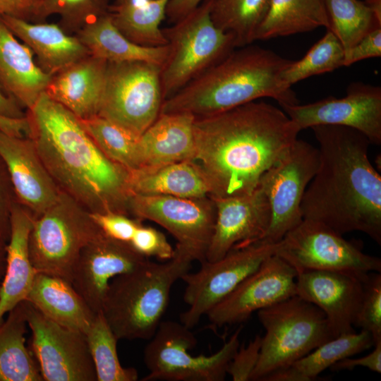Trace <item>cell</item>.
<instances>
[{"instance_id": "6da1fadb", "label": "cell", "mask_w": 381, "mask_h": 381, "mask_svg": "<svg viewBox=\"0 0 381 381\" xmlns=\"http://www.w3.org/2000/svg\"><path fill=\"white\" fill-rule=\"evenodd\" d=\"M300 131L283 110L264 102L195 117V161L208 179L210 197L254 190L263 174L289 150Z\"/></svg>"}, {"instance_id": "7a4b0ae2", "label": "cell", "mask_w": 381, "mask_h": 381, "mask_svg": "<svg viewBox=\"0 0 381 381\" xmlns=\"http://www.w3.org/2000/svg\"><path fill=\"white\" fill-rule=\"evenodd\" d=\"M26 115L30 138L61 192L90 213L130 216L129 170L100 150L79 118L45 92Z\"/></svg>"}, {"instance_id": "3957f363", "label": "cell", "mask_w": 381, "mask_h": 381, "mask_svg": "<svg viewBox=\"0 0 381 381\" xmlns=\"http://www.w3.org/2000/svg\"><path fill=\"white\" fill-rule=\"evenodd\" d=\"M319 164L301 202L303 218L344 234L361 231L381 244V176L368 157V139L340 126L311 128Z\"/></svg>"}, {"instance_id": "277c9868", "label": "cell", "mask_w": 381, "mask_h": 381, "mask_svg": "<svg viewBox=\"0 0 381 381\" xmlns=\"http://www.w3.org/2000/svg\"><path fill=\"white\" fill-rule=\"evenodd\" d=\"M291 60L255 45L236 48L224 59L165 99L160 113L195 117L218 114L262 97L280 106L299 102L282 73Z\"/></svg>"}, {"instance_id": "5b68a950", "label": "cell", "mask_w": 381, "mask_h": 381, "mask_svg": "<svg viewBox=\"0 0 381 381\" xmlns=\"http://www.w3.org/2000/svg\"><path fill=\"white\" fill-rule=\"evenodd\" d=\"M192 262L174 251L167 261L147 259L110 281L100 311L118 340L152 338L169 306L172 286Z\"/></svg>"}, {"instance_id": "8992f818", "label": "cell", "mask_w": 381, "mask_h": 381, "mask_svg": "<svg viewBox=\"0 0 381 381\" xmlns=\"http://www.w3.org/2000/svg\"><path fill=\"white\" fill-rule=\"evenodd\" d=\"M265 334L250 380L291 365L334 338L324 313L297 295L258 311Z\"/></svg>"}, {"instance_id": "52a82bcc", "label": "cell", "mask_w": 381, "mask_h": 381, "mask_svg": "<svg viewBox=\"0 0 381 381\" xmlns=\"http://www.w3.org/2000/svg\"><path fill=\"white\" fill-rule=\"evenodd\" d=\"M162 30L168 46L160 68L164 101L237 48L234 36L212 22L209 0Z\"/></svg>"}, {"instance_id": "ba28073f", "label": "cell", "mask_w": 381, "mask_h": 381, "mask_svg": "<svg viewBox=\"0 0 381 381\" xmlns=\"http://www.w3.org/2000/svg\"><path fill=\"white\" fill-rule=\"evenodd\" d=\"M102 231L86 209L61 192L56 202L34 219L29 237L32 264L37 272L71 283L81 250Z\"/></svg>"}, {"instance_id": "9c48e42d", "label": "cell", "mask_w": 381, "mask_h": 381, "mask_svg": "<svg viewBox=\"0 0 381 381\" xmlns=\"http://www.w3.org/2000/svg\"><path fill=\"white\" fill-rule=\"evenodd\" d=\"M241 329L238 328L214 353L193 356L188 351L197 345V339L190 329L181 322L162 321L144 349V363L149 373L141 380H224L239 347Z\"/></svg>"}, {"instance_id": "30bf717a", "label": "cell", "mask_w": 381, "mask_h": 381, "mask_svg": "<svg viewBox=\"0 0 381 381\" xmlns=\"http://www.w3.org/2000/svg\"><path fill=\"white\" fill-rule=\"evenodd\" d=\"M160 68L142 61L107 62L97 115L141 135L157 119L164 102Z\"/></svg>"}, {"instance_id": "8fae6325", "label": "cell", "mask_w": 381, "mask_h": 381, "mask_svg": "<svg viewBox=\"0 0 381 381\" xmlns=\"http://www.w3.org/2000/svg\"><path fill=\"white\" fill-rule=\"evenodd\" d=\"M277 255L297 272L331 270L354 273L381 271L380 258L366 254L356 241L327 225L303 218L277 243Z\"/></svg>"}, {"instance_id": "7c38bea8", "label": "cell", "mask_w": 381, "mask_h": 381, "mask_svg": "<svg viewBox=\"0 0 381 381\" xmlns=\"http://www.w3.org/2000/svg\"><path fill=\"white\" fill-rule=\"evenodd\" d=\"M277 243L256 241L233 248L222 258L205 260L194 273L187 272L183 301L188 309L180 315L181 322L191 329L201 318L229 296L270 255L275 253Z\"/></svg>"}, {"instance_id": "4fadbf2b", "label": "cell", "mask_w": 381, "mask_h": 381, "mask_svg": "<svg viewBox=\"0 0 381 381\" xmlns=\"http://www.w3.org/2000/svg\"><path fill=\"white\" fill-rule=\"evenodd\" d=\"M130 216L150 220L168 231L176 240L174 251L200 263L213 234L216 208L210 196L179 198L131 195Z\"/></svg>"}, {"instance_id": "5bb4252c", "label": "cell", "mask_w": 381, "mask_h": 381, "mask_svg": "<svg viewBox=\"0 0 381 381\" xmlns=\"http://www.w3.org/2000/svg\"><path fill=\"white\" fill-rule=\"evenodd\" d=\"M318 164V149L297 138L286 155L263 174L259 186L268 201L270 222L259 241L277 243L302 221L303 195Z\"/></svg>"}, {"instance_id": "9a60e30c", "label": "cell", "mask_w": 381, "mask_h": 381, "mask_svg": "<svg viewBox=\"0 0 381 381\" xmlns=\"http://www.w3.org/2000/svg\"><path fill=\"white\" fill-rule=\"evenodd\" d=\"M32 353L45 381H97L85 334L54 322L25 301Z\"/></svg>"}, {"instance_id": "2e32d148", "label": "cell", "mask_w": 381, "mask_h": 381, "mask_svg": "<svg viewBox=\"0 0 381 381\" xmlns=\"http://www.w3.org/2000/svg\"><path fill=\"white\" fill-rule=\"evenodd\" d=\"M301 131L315 126H340L363 133L370 144H381V88L353 83L342 98L328 97L306 104L281 107Z\"/></svg>"}, {"instance_id": "e0dca14e", "label": "cell", "mask_w": 381, "mask_h": 381, "mask_svg": "<svg viewBox=\"0 0 381 381\" xmlns=\"http://www.w3.org/2000/svg\"><path fill=\"white\" fill-rule=\"evenodd\" d=\"M296 270L273 254L206 315L217 327L245 322L255 311L296 295Z\"/></svg>"}, {"instance_id": "ac0fdd59", "label": "cell", "mask_w": 381, "mask_h": 381, "mask_svg": "<svg viewBox=\"0 0 381 381\" xmlns=\"http://www.w3.org/2000/svg\"><path fill=\"white\" fill-rule=\"evenodd\" d=\"M367 274L301 271L296 279V295L324 313L331 332L336 337L354 332L353 327L362 301Z\"/></svg>"}, {"instance_id": "d6986e66", "label": "cell", "mask_w": 381, "mask_h": 381, "mask_svg": "<svg viewBox=\"0 0 381 381\" xmlns=\"http://www.w3.org/2000/svg\"><path fill=\"white\" fill-rule=\"evenodd\" d=\"M147 259L128 243L102 231L81 250L73 270L71 284L90 308L97 313L110 281L138 268Z\"/></svg>"}, {"instance_id": "ffe728a7", "label": "cell", "mask_w": 381, "mask_h": 381, "mask_svg": "<svg viewBox=\"0 0 381 381\" xmlns=\"http://www.w3.org/2000/svg\"><path fill=\"white\" fill-rule=\"evenodd\" d=\"M210 198L215 205L216 218L205 260H217L236 246L262 239L270 224V210L259 184L249 193Z\"/></svg>"}, {"instance_id": "44dd1931", "label": "cell", "mask_w": 381, "mask_h": 381, "mask_svg": "<svg viewBox=\"0 0 381 381\" xmlns=\"http://www.w3.org/2000/svg\"><path fill=\"white\" fill-rule=\"evenodd\" d=\"M0 157L8 172L18 202L34 219L56 202L61 190L44 166L32 140L0 130Z\"/></svg>"}, {"instance_id": "7402d4cb", "label": "cell", "mask_w": 381, "mask_h": 381, "mask_svg": "<svg viewBox=\"0 0 381 381\" xmlns=\"http://www.w3.org/2000/svg\"><path fill=\"white\" fill-rule=\"evenodd\" d=\"M107 67L106 61L90 54L53 75L45 92L80 119L97 115Z\"/></svg>"}, {"instance_id": "603a6c76", "label": "cell", "mask_w": 381, "mask_h": 381, "mask_svg": "<svg viewBox=\"0 0 381 381\" xmlns=\"http://www.w3.org/2000/svg\"><path fill=\"white\" fill-rule=\"evenodd\" d=\"M0 18L30 49L37 66L50 76L90 55L75 35L66 33L58 24L33 23L6 15Z\"/></svg>"}, {"instance_id": "cb8c5ba5", "label": "cell", "mask_w": 381, "mask_h": 381, "mask_svg": "<svg viewBox=\"0 0 381 381\" xmlns=\"http://www.w3.org/2000/svg\"><path fill=\"white\" fill-rule=\"evenodd\" d=\"M34 218L15 203L11 214V232L6 243V264L0 286V325L16 306L26 300L37 273L29 252V237Z\"/></svg>"}, {"instance_id": "d4e9b609", "label": "cell", "mask_w": 381, "mask_h": 381, "mask_svg": "<svg viewBox=\"0 0 381 381\" xmlns=\"http://www.w3.org/2000/svg\"><path fill=\"white\" fill-rule=\"evenodd\" d=\"M49 75L37 66L30 49L0 18V87L19 105L31 109L46 90Z\"/></svg>"}, {"instance_id": "484cf974", "label": "cell", "mask_w": 381, "mask_h": 381, "mask_svg": "<svg viewBox=\"0 0 381 381\" xmlns=\"http://www.w3.org/2000/svg\"><path fill=\"white\" fill-rule=\"evenodd\" d=\"M195 118L186 112L160 113L140 136V167L195 161Z\"/></svg>"}, {"instance_id": "4316f807", "label": "cell", "mask_w": 381, "mask_h": 381, "mask_svg": "<svg viewBox=\"0 0 381 381\" xmlns=\"http://www.w3.org/2000/svg\"><path fill=\"white\" fill-rule=\"evenodd\" d=\"M54 322L85 334L96 315L72 284L37 272L25 300Z\"/></svg>"}, {"instance_id": "83f0119b", "label": "cell", "mask_w": 381, "mask_h": 381, "mask_svg": "<svg viewBox=\"0 0 381 381\" xmlns=\"http://www.w3.org/2000/svg\"><path fill=\"white\" fill-rule=\"evenodd\" d=\"M131 195L202 198L211 195V186L200 165L184 161L129 170Z\"/></svg>"}, {"instance_id": "f1b7e54d", "label": "cell", "mask_w": 381, "mask_h": 381, "mask_svg": "<svg viewBox=\"0 0 381 381\" xmlns=\"http://www.w3.org/2000/svg\"><path fill=\"white\" fill-rule=\"evenodd\" d=\"M75 35L90 55L108 63L142 61L161 67L168 54L167 44L149 47L129 40L114 25L109 12L87 24Z\"/></svg>"}, {"instance_id": "f546056e", "label": "cell", "mask_w": 381, "mask_h": 381, "mask_svg": "<svg viewBox=\"0 0 381 381\" xmlns=\"http://www.w3.org/2000/svg\"><path fill=\"white\" fill-rule=\"evenodd\" d=\"M28 323L25 301L0 325V381H42L32 354L25 346Z\"/></svg>"}, {"instance_id": "4dcf8cb0", "label": "cell", "mask_w": 381, "mask_h": 381, "mask_svg": "<svg viewBox=\"0 0 381 381\" xmlns=\"http://www.w3.org/2000/svg\"><path fill=\"white\" fill-rule=\"evenodd\" d=\"M329 28L325 0H271L255 33V40H265Z\"/></svg>"}, {"instance_id": "1f68e13d", "label": "cell", "mask_w": 381, "mask_h": 381, "mask_svg": "<svg viewBox=\"0 0 381 381\" xmlns=\"http://www.w3.org/2000/svg\"><path fill=\"white\" fill-rule=\"evenodd\" d=\"M170 0L114 1L109 14L117 29L138 45L156 47L167 44L160 28Z\"/></svg>"}, {"instance_id": "d6a6232c", "label": "cell", "mask_w": 381, "mask_h": 381, "mask_svg": "<svg viewBox=\"0 0 381 381\" xmlns=\"http://www.w3.org/2000/svg\"><path fill=\"white\" fill-rule=\"evenodd\" d=\"M374 346L371 334L363 329L343 333L322 344L289 366L294 381H310L340 360Z\"/></svg>"}, {"instance_id": "836d02e7", "label": "cell", "mask_w": 381, "mask_h": 381, "mask_svg": "<svg viewBox=\"0 0 381 381\" xmlns=\"http://www.w3.org/2000/svg\"><path fill=\"white\" fill-rule=\"evenodd\" d=\"M210 17L222 31L231 34L238 47L253 43L271 0H209Z\"/></svg>"}, {"instance_id": "e575fe53", "label": "cell", "mask_w": 381, "mask_h": 381, "mask_svg": "<svg viewBox=\"0 0 381 381\" xmlns=\"http://www.w3.org/2000/svg\"><path fill=\"white\" fill-rule=\"evenodd\" d=\"M80 120L86 132L108 158L128 170L140 167V135L99 115Z\"/></svg>"}, {"instance_id": "d590c367", "label": "cell", "mask_w": 381, "mask_h": 381, "mask_svg": "<svg viewBox=\"0 0 381 381\" xmlns=\"http://www.w3.org/2000/svg\"><path fill=\"white\" fill-rule=\"evenodd\" d=\"M97 381H135L136 369L121 365L117 353L118 339L101 311L96 313L85 333Z\"/></svg>"}, {"instance_id": "8d00e7d4", "label": "cell", "mask_w": 381, "mask_h": 381, "mask_svg": "<svg viewBox=\"0 0 381 381\" xmlns=\"http://www.w3.org/2000/svg\"><path fill=\"white\" fill-rule=\"evenodd\" d=\"M329 30L341 42L344 53L380 23L364 1L360 0H325Z\"/></svg>"}, {"instance_id": "74e56055", "label": "cell", "mask_w": 381, "mask_h": 381, "mask_svg": "<svg viewBox=\"0 0 381 381\" xmlns=\"http://www.w3.org/2000/svg\"><path fill=\"white\" fill-rule=\"evenodd\" d=\"M344 50L338 38L327 30L322 38L317 42L298 61H291L282 73L284 83L292 85L310 76L331 72L343 66Z\"/></svg>"}, {"instance_id": "f35d334b", "label": "cell", "mask_w": 381, "mask_h": 381, "mask_svg": "<svg viewBox=\"0 0 381 381\" xmlns=\"http://www.w3.org/2000/svg\"><path fill=\"white\" fill-rule=\"evenodd\" d=\"M110 5V0H42L32 22H45L51 16L58 15V25L75 35L87 24L107 14Z\"/></svg>"}, {"instance_id": "ab89813d", "label": "cell", "mask_w": 381, "mask_h": 381, "mask_svg": "<svg viewBox=\"0 0 381 381\" xmlns=\"http://www.w3.org/2000/svg\"><path fill=\"white\" fill-rule=\"evenodd\" d=\"M354 326L368 332L374 344L381 341V274H367L363 283V294Z\"/></svg>"}, {"instance_id": "60d3db41", "label": "cell", "mask_w": 381, "mask_h": 381, "mask_svg": "<svg viewBox=\"0 0 381 381\" xmlns=\"http://www.w3.org/2000/svg\"><path fill=\"white\" fill-rule=\"evenodd\" d=\"M130 246L145 258H155L167 261L172 258L174 248L163 233L143 224L137 228L131 241Z\"/></svg>"}, {"instance_id": "b9f144b4", "label": "cell", "mask_w": 381, "mask_h": 381, "mask_svg": "<svg viewBox=\"0 0 381 381\" xmlns=\"http://www.w3.org/2000/svg\"><path fill=\"white\" fill-rule=\"evenodd\" d=\"M90 215L106 235L128 245L137 228L142 224L138 219L114 212L90 213Z\"/></svg>"}, {"instance_id": "7bdbcfd3", "label": "cell", "mask_w": 381, "mask_h": 381, "mask_svg": "<svg viewBox=\"0 0 381 381\" xmlns=\"http://www.w3.org/2000/svg\"><path fill=\"white\" fill-rule=\"evenodd\" d=\"M262 345V337L256 335L247 346L238 347L227 368V374L234 381L250 380L258 363Z\"/></svg>"}, {"instance_id": "ee69618b", "label": "cell", "mask_w": 381, "mask_h": 381, "mask_svg": "<svg viewBox=\"0 0 381 381\" xmlns=\"http://www.w3.org/2000/svg\"><path fill=\"white\" fill-rule=\"evenodd\" d=\"M17 202L8 172L0 157V240L6 243L11 232V210Z\"/></svg>"}, {"instance_id": "f6af8a7d", "label": "cell", "mask_w": 381, "mask_h": 381, "mask_svg": "<svg viewBox=\"0 0 381 381\" xmlns=\"http://www.w3.org/2000/svg\"><path fill=\"white\" fill-rule=\"evenodd\" d=\"M381 56V28L365 35L344 53L343 66H349L359 61Z\"/></svg>"}, {"instance_id": "bcb514c9", "label": "cell", "mask_w": 381, "mask_h": 381, "mask_svg": "<svg viewBox=\"0 0 381 381\" xmlns=\"http://www.w3.org/2000/svg\"><path fill=\"white\" fill-rule=\"evenodd\" d=\"M373 350L365 356L350 358H346L334 363L330 368L332 370H351L356 367H364L370 370L381 373V341L374 344Z\"/></svg>"}, {"instance_id": "7dc6e473", "label": "cell", "mask_w": 381, "mask_h": 381, "mask_svg": "<svg viewBox=\"0 0 381 381\" xmlns=\"http://www.w3.org/2000/svg\"><path fill=\"white\" fill-rule=\"evenodd\" d=\"M42 0H0V16L6 15L32 22Z\"/></svg>"}, {"instance_id": "c3c4849f", "label": "cell", "mask_w": 381, "mask_h": 381, "mask_svg": "<svg viewBox=\"0 0 381 381\" xmlns=\"http://www.w3.org/2000/svg\"><path fill=\"white\" fill-rule=\"evenodd\" d=\"M0 130L9 135L19 137H30L31 133L27 115L20 119L0 115Z\"/></svg>"}, {"instance_id": "681fc988", "label": "cell", "mask_w": 381, "mask_h": 381, "mask_svg": "<svg viewBox=\"0 0 381 381\" xmlns=\"http://www.w3.org/2000/svg\"><path fill=\"white\" fill-rule=\"evenodd\" d=\"M204 0H170L166 10V17L171 23H175Z\"/></svg>"}, {"instance_id": "f907efd6", "label": "cell", "mask_w": 381, "mask_h": 381, "mask_svg": "<svg viewBox=\"0 0 381 381\" xmlns=\"http://www.w3.org/2000/svg\"><path fill=\"white\" fill-rule=\"evenodd\" d=\"M0 115L9 118L20 119L26 116L18 107V104L9 96L3 93L0 87Z\"/></svg>"}, {"instance_id": "816d5d0a", "label": "cell", "mask_w": 381, "mask_h": 381, "mask_svg": "<svg viewBox=\"0 0 381 381\" xmlns=\"http://www.w3.org/2000/svg\"><path fill=\"white\" fill-rule=\"evenodd\" d=\"M377 20L381 23V0L363 1Z\"/></svg>"}, {"instance_id": "f5cc1de1", "label": "cell", "mask_w": 381, "mask_h": 381, "mask_svg": "<svg viewBox=\"0 0 381 381\" xmlns=\"http://www.w3.org/2000/svg\"><path fill=\"white\" fill-rule=\"evenodd\" d=\"M6 242L0 240V286L4 276L6 264Z\"/></svg>"}, {"instance_id": "db71d44e", "label": "cell", "mask_w": 381, "mask_h": 381, "mask_svg": "<svg viewBox=\"0 0 381 381\" xmlns=\"http://www.w3.org/2000/svg\"><path fill=\"white\" fill-rule=\"evenodd\" d=\"M125 1V0H115V1Z\"/></svg>"}]
</instances>
